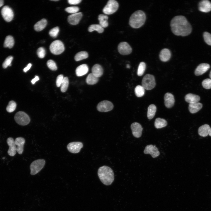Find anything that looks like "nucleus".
Masks as SVG:
<instances>
[{"mask_svg": "<svg viewBox=\"0 0 211 211\" xmlns=\"http://www.w3.org/2000/svg\"><path fill=\"white\" fill-rule=\"evenodd\" d=\"M172 33L175 35L185 36L189 35L192 31V27L186 18L183 16L174 17L170 22Z\"/></svg>", "mask_w": 211, "mask_h": 211, "instance_id": "obj_1", "label": "nucleus"}, {"mask_svg": "<svg viewBox=\"0 0 211 211\" xmlns=\"http://www.w3.org/2000/svg\"><path fill=\"white\" fill-rule=\"evenodd\" d=\"M98 175L101 182L104 185H111L114 179V175L112 169L109 166H103L99 168Z\"/></svg>", "mask_w": 211, "mask_h": 211, "instance_id": "obj_2", "label": "nucleus"}, {"mask_svg": "<svg viewBox=\"0 0 211 211\" xmlns=\"http://www.w3.org/2000/svg\"><path fill=\"white\" fill-rule=\"evenodd\" d=\"M146 16L144 12L140 10L133 13L130 16L129 24L132 28H138L142 27L144 23Z\"/></svg>", "mask_w": 211, "mask_h": 211, "instance_id": "obj_3", "label": "nucleus"}, {"mask_svg": "<svg viewBox=\"0 0 211 211\" xmlns=\"http://www.w3.org/2000/svg\"><path fill=\"white\" fill-rule=\"evenodd\" d=\"M142 84L145 89L148 90L152 89L156 85L154 76L149 74H146L142 79Z\"/></svg>", "mask_w": 211, "mask_h": 211, "instance_id": "obj_4", "label": "nucleus"}, {"mask_svg": "<svg viewBox=\"0 0 211 211\" xmlns=\"http://www.w3.org/2000/svg\"><path fill=\"white\" fill-rule=\"evenodd\" d=\"M14 118L16 122L21 125H26L30 121V118L28 115L24 112L21 111L17 112L15 114Z\"/></svg>", "mask_w": 211, "mask_h": 211, "instance_id": "obj_5", "label": "nucleus"}, {"mask_svg": "<svg viewBox=\"0 0 211 211\" xmlns=\"http://www.w3.org/2000/svg\"><path fill=\"white\" fill-rule=\"evenodd\" d=\"M64 47L63 43L60 40H57L53 41L50 44V49L53 54L59 55L64 50Z\"/></svg>", "mask_w": 211, "mask_h": 211, "instance_id": "obj_6", "label": "nucleus"}, {"mask_svg": "<svg viewBox=\"0 0 211 211\" xmlns=\"http://www.w3.org/2000/svg\"><path fill=\"white\" fill-rule=\"evenodd\" d=\"M45 164V161L43 159H38L33 161L30 164V174L34 175L43 168Z\"/></svg>", "mask_w": 211, "mask_h": 211, "instance_id": "obj_7", "label": "nucleus"}, {"mask_svg": "<svg viewBox=\"0 0 211 211\" xmlns=\"http://www.w3.org/2000/svg\"><path fill=\"white\" fill-rule=\"evenodd\" d=\"M118 7V3L116 1L109 0L103 8V11L105 14H111L117 11Z\"/></svg>", "mask_w": 211, "mask_h": 211, "instance_id": "obj_8", "label": "nucleus"}, {"mask_svg": "<svg viewBox=\"0 0 211 211\" xmlns=\"http://www.w3.org/2000/svg\"><path fill=\"white\" fill-rule=\"evenodd\" d=\"M113 108V103L108 101L104 100L99 103L97 105V110L101 112H107L112 110Z\"/></svg>", "mask_w": 211, "mask_h": 211, "instance_id": "obj_9", "label": "nucleus"}, {"mask_svg": "<svg viewBox=\"0 0 211 211\" xmlns=\"http://www.w3.org/2000/svg\"><path fill=\"white\" fill-rule=\"evenodd\" d=\"M1 15L4 20L7 22H9L13 19L14 14L12 10L9 6H5L1 10Z\"/></svg>", "mask_w": 211, "mask_h": 211, "instance_id": "obj_10", "label": "nucleus"}, {"mask_svg": "<svg viewBox=\"0 0 211 211\" xmlns=\"http://www.w3.org/2000/svg\"><path fill=\"white\" fill-rule=\"evenodd\" d=\"M118 50L120 53L122 55H128L132 52V48L130 45L126 42H123L120 43L118 46Z\"/></svg>", "mask_w": 211, "mask_h": 211, "instance_id": "obj_11", "label": "nucleus"}, {"mask_svg": "<svg viewBox=\"0 0 211 211\" xmlns=\"http://www.w3.org/2000/svg\"><path fill=\"white\" fill-rule=\"evenodd\" d=\"M83 147V143L80 142H72L69 143L67 145L68 150L73 153H79Z\"/></svg>", "mask_w": 211, "mask_h": 211, "instance_id": "obj_12", "label": "nucleus"}, {"mask_svg": "<svg viewBox=\"0 0 211 211\" xmlns=\"http://www.w3.org/2000/svg\"><path fill=\"white\" fill-rule=\"evenodd\" d=\"M130 127L133 136L137 138L140 137L143 129L141 125L138 122H134L131 124Z\"/></svg>", "mask_w": 211, "mask_h": 211, "instance_id": "obj_13", "label": "nucleus"}, {"mask_svg": "<svg viewBox=\"0 0 211 211\" xmlns=\"http://www.w3.org/2000/svg\"><path fill=\"white\" fill-rule=\"evenodd\" d=\"M145 154H150L153 158L158 156L160 154L159 152L155 145L152 144L147 145L144 151Z\"/></svg>", "mask_w": 211, "mask_h": 211, "instance_id": "obj_14", "label": "nucleus"}, {"mask_svg": "<svg viewBox=\"0 0 211 211\" xmlns=\"http://www.w3.org/2000/svg\"><path fill=\"white\" fill-rule=\"evenodd\" d=\"M7 143L9 146L7 152L8 154L11 156H13L16 152V147L15 144V140L13 138L10 137L7 139Z\"/></svg>", "mask_w": 211, "mask_h": 211, "instance_id": "obj_15", "label": "nucleus"}, {"mask_svg": "<svg viewBox=\"0 0 211 211\" xmlns=\"http://www.w3.org/2000/svg\"><path fill=\"white\" fill-rule=\"evenodd\" d=\"M82 16V14L81 12L72 14L68 16V22L72 25H76L79 23Z\"/></svg>", "mask_w": 211, "mask_h": 211, "instance_id": "obj_16", "label": "nucleus"}, {"mask_svg": "<svg viewBox=\"0 0 211 211\" xmlns=\"http://www.w3.org/2000/svg\"><path fill=\"white\" fill-rule=\"evenodd\" d=\"M164 98V104L166 108H170L173 106L175 103V99L174 96L172 93H166Z\"/></svg>", "mask_w": 211, "mask_h": 211, "instance_id": "obj_17", "label": "nucleus"}, {"mask_svg": "<svg viewBox=\"0 0 211 211\" xmlns=\"http://www.w3.org/2000/svg\"><path fill=\"white\" fill-rule=\"evenodd\" d=\"M199 10L203 12H210L211 11V3L207 0L201 1L199 4Z\"/></svg>", "mask_w": 211, "mask_h": 211, "instance_id": "obj_18", "label": "nucleus"}, {"mask_svg": "<svg viewBox=\"0 0 211 211\" xmlns=\"http://www.w3.org/2000/svg\"><path fill=\"white\" fill-rule=\"evenodd\" d=\"M25 142V139L21 137L16 138L15 140V144L16 147L17 146L16 151L20 154H22L23 152L24 145Z\"/></svg>", "mask_w": 211, "mask_h": 211, "instance_id": "obj_19", "label": "nucleus"}, {"mask_svg": "<svg viewBox=\"0 0 211 211\" xmlns=\"http://www.w3.org/2000/svg\"><path fill=\"white\" fill-rule=\"evenodd\" d=\"M210 68V66L208 64H201L196 69L195 74L197 76L201 75L206 72Z\"/></svg>", "mask_w": 211, "mask_h": 211, "instance_id": "obj_20", "label": "nucleus"}, {"mask_svg": "<svg viewBox=\"0 0 211 211\" xmlns=\"http://www.w3.org/2000/svg\"><path fill=\"white\" fill-rule=\"evenodd\" d=\"M171 52L170 50L167 48H164L162 50L159 55L160 60L164 62L169 61L171 58Z\"/></svg>", "mask_w": 211, "mask_h": 211, "instance_id": "obj_21", "label": "nucleus"}, {"mask_svg": "<svg viewBox=\"0 0 211 211\" xmlns=\"http://www.w3.org/2000/svg\"><path fill=\"white\" fill-rule=\"evenodd\" d=\"M89 67L86 64L79 66L76 69V74L77 76H81L87 73L89 71Z\"/></svg>", "mask_w": 211, "mask_h": 211, "instance_id": "obj_22", "label": "nucleus"}, {"mask_svg": "<svg viewBox=\"0 0 211 211\" xmlns=\"http://www.w3.org/2000/svg\"><path fill=\"white\" fill-rule=\"evenodd\" d=\"M92 73L95 76L98 78L101 76L103 74V70L102 66L98 64H96L92 67Z\"/></svg>", "mask_w": 211, "mask_h": 211, "instance_id": "obj_23", "label": "nucleus"}, {"mask_svg": "<svg viewBox=\"0 0 211 211\" xmlns=\"http://www.w3.org/2000/svg\"><path fill=\"white\" fill-rule=\"evenodd\" d=\"M210 127L207 124H205L200 126L198 129V133L201 136L205 137L209 134Z\"/></svg>", "mask_w": 211, "mask_h": 211, "instance_id": "obj_24", "label": "nucleus"}, {"mask_svg": "<svg viewBox=\"0 0 211 211\" xmlns=\"http://www.w3.org/2000/svg\"><path fill=\"white\" fill-rule=\"evenodd\" d=\"M203 105L198 102L189 103L188 109L190 112L194 113L198 111L202 107Z\"/></svg>", "mask_w": 211, "mask_h": 211, "instance_id": "obj_25", "label": "nucleus"}, {"mask_svg": "<svg viewBox=\"0 0 211 211\" xmlns=\"http://www.w3.org/2000/svg\"><path fill=\"white\" fill-rule=\"evenodd\" d=\"M185 99L186 102L190 103L198 102L200 100V98L198 95L189 93L185 96Z\"/></svg>", "mask_w": 211, "mask_h": 211, "instance_id": "obj_26", "label": "nucleus"}, {"mask_svg": "<svg viewBox=\"0 0 211 211\" xmlns=\"http://www.w3.org/2000/svg\"><path fill=\"white\" fill-rule=\"evenodd\" d=\"M47 23V20L45 18L42 19L34 25V29L37 31H41L45 27Z\"/></svg>", "mask_w": 211, "mask_h": 211, "instance_id": "obj_27", "label": "nucleus"}, {"mask_svg": "<svg viewBox=\"0 0 211 211\" xmlns=\"http://www.w3.org/2000/svg\"><path fill=\"white\" fill-rule=\"evenodd\" d=\"M167 123L164 119L159 118H156L154 122V126L157 129H160L167 126Z\"/></svg>", "mask_w": 211, "mask_h": 211, "instance_id": "obj_28", "label": "nucleus"}, {"mask_svg": "<svg viewBox=\"0 0 211 211\" xmlns=\"http://www.w3.org/2000/svg\"><path fill=\"white\" fill-rule=\"evenodd\" d=\"M108 17L107 15L101 14L98 16L99 24L103 28L107 27L108 25Z\"/></svg>", "mask_w": 211, "mask_h": 211, "instance_id": "obj_29", "label": "nucleus"}, {"mask_svg": "<svg viewBox=\"0 0 211 211\" xmlns=\"http://www.w3.org/2000/svg\"><path fill=\"white\" fill-rule=\"evenodd\" d=\"M156 110V107L154 104L150 105L147 109V116L148 118L151 120L155 116Z\"/></svg>", "mask_w": 211, "mask_h": 211, "instance_id": "obj_30", "label": "nucleus"}, {"mask_svg": "<svg viewBox=\"0 0 211 211\" xmlns=\"http://www.w3.org/2000/svg\"><path fill=\"white\" fill-rule=\"evenodd\" d=\"M98 81V78L95 76L92 73L87 76L86 79V82L89 85H93L97 83Z\"/></svg>", "mask_w": 211, "mask_h": 211, "instance_id": "obj_31", "label": "nucleus"}, {"mask_svg": "<svg viewBox=\"0 0 211 211\" xmlns=\"http://www.w3.org/2000/svg\"><path fill=\"white\" fill-rule=\"evenodd\" d=\"M14 41L13 38L11 35L6 37L4 43V46L5 47L12 48L14 45Z\"/></svg>", "mask_w": 211, "mask_h": 211, "instance_id": "obj_32", "label": "nucleus"}, {"mask_svg": "<svg viewBox=\"0 0 211 211\" xmlns=\"http://www.w3.org/2000/svg\"><path fill=\"white\" fill-rule=\"evenodd\" d=\"M88 56V53L86 52L81 51L75 55L74 57V59L76 61H78L87 58Z\"/></svg>", "mask_w": 211, "mask_h": 211, "instance_id": "obj_33", "label": "nucleus"}, {"mask_svg": "<svg viewBox=\"0 0 211 211\" xmlns=\"http://www.w3.org/2000/svg\"><path fill=\"white\" fill-rule=\"evenodd\" d=\"M88 31L92 32L93 31H97L99 33H102L104 31V28L100 24H92L88 28Z\"/></svg>", "mask_w": 211, "mask_h": 211, "instance_id": "obj_34", "label": "nucleus"}, {"mask_svg": "<svg viewBox=\"0 0 211 211\" xmlns=\"http://www.w3.org/2000/svg\"><path fill=\"white\" fill-rule=\"evenodd\" d=\"M145 89L142 86H137L135 89V92L136 96L140 97L144 96L145 93Z\"/></svg>", "mask_w": 211, "mask_h": 211, "instance_id": "obj_35", "label": "nucleus"}, {"mask_svg": "<svg viewBox=\"0 0 211 211\" xmlns=\"http://www.w3.org/2000/svg\"><path fill=\"white\" fill-rule=\"evenodd\" d=\"M69 84V81L68 78L67 77H64L60 86L61 91L62 92H64L66 91Z\"/></svg>", "mask_w": 211, "mask_h": 211, "instance_id": "obj_36", "label": "nucleus"}, {"mask_svg": "<svg viewBox=\"0 0 211 211\" xmlns=\"http://www.w3.org/2000/svg\"><path fill=\"white\" fill-rule=\"evenodd\" d=\"M146 65L144 62H141L139 64L137 71V74L139 76L142 75L146 69Z\"/></svg>", "mask_w": 211, "mask_h": 211, "instance_id": "obj_37", "label": "nucleus"}, {"mask_svg": "<svg viewBox=\"0 0 211 211\" xmlns=\"http://www.w3.org/2000/svg\"><path fill=\"white\" fill-rule=\"evenodd\" d=\"M16 107V103L13 101H11L9 102L6 107V110L9 113H11L15 110Z\"/></svg>", "mask_w": 211, "mask_h": 211, "instance_id": "obj_38", "label": "nucleus"}, {"mask_svg": "<svg viewBox=\"0 0 211 211\" xmlns=\"http://www.w3.org/2000/svg\"><path fill=\"white\" fill-rule=\"evenodd\" d=\"M13 59V57L12 56H10L7 57L3 63V67L5 69L8 66H11Z\"/></svg>", "mask_w": 211, "mask_h": 211, "instance_id": "obj_39", "label": "nucleus"}, {"mask_svg": "<svg viewBox=\"0 0 211 211\" xmlns=\"http://www.w3.org/2000/svg\"><path fill=\"white\" fill-rule=\"evenodd\" d=\"M59 31V28L58 27L53 28L50 30L49 34L53 38H55L57 36Z\"/></svg>", "mask_w": 211, "mask_h": 211, "instance_id": "obj_40", "label": "nucleus"}, {"mask_svg": "<svg viewBox=\"0 0 211 211\" xmlns=\"http://www.w3.org/2000/svg\"><path fill=\"white\" fill-rule=\"evenodd\" d=\"M203 36L205 42L211 46V34L207 32H205L203 33Z\"/></svg>", "mask_w": 211, "mask_h": 211, "instance_id": "obj_41", "label": "nucleus"}, {"mask_svg": "<svg viewBox=\"0 0 211 211\" xmlns=\"http://www.w3.org/2000/svg\"><path fill=\"white\" fill-rule=\"evenodd\" d=\"M47 65L51 70L55 71L57 70V67L56 63L52 60H49L47 62Z\"/></svg>", "mask_w": 211, "mask_h": 211, "instance_id": "obj_42", "label": "nucleus"}, {"mask_svg": "<svg viewBox=\"0 0 211 211\" xmlns=\"http://www.w3.org/2000/svg\"><path fill=\"white\" fill-rule=\"evenodd\" d=\"M202 85L203 87L206 89H209L211 88V79H206L204 80L202 82Z\"/></svg>", "mask_w": 211, "mask_h": 211, "instance_id": "obj_43", "label": "nucleus"}, {"mask_svg": "<svg viewBox=\"0 0 211 211\" xmlns=\"http://www.w3.org/2000/svg\"><path fill=\"white\" fill-rule=\"evenodd\" d=\"M65 10L68 13L74 14L77 13L79 11V8L77 6H71L66 8Z\"/></svg>", "mask_w": 211, "mask_h": 211, "instance_id": "obj_44", "label": "nucleus"}, {"mask_svg": "<svg viewBox=\"0 0 211 211\" xmlns=\"http://www.w3.org/2000/svg\"><path fill=\"white\" fill-rule=\"evenodd\" d=\"M45 50L43 47H40L37 50V54L40 58H43L45 57Z\"/></svg>", "mask_w": 211, "mask_h": 211, "instance_id": "obj_45", "label": "nucleus"}, {"mask_svg": "<svg viewBox=\"0 0 211 211\" xmlns=\"http://www.w3.org/2000/svg\"><path fill=\"white\" fill-rule=\"evenodd\" d=\"M64 78L62 74L59 75L57 76L56 80V84L57 87L60 86Z\"/></svg>", "mask_w": 211, "mask_h": 211, "instance_id": "obj_46", "label": "nucleus"}, {"mask_svg": "<svg viewBox=\"0 0 211 211\" xmlns=\"http://www.w3.org/2000/svg\"><path fill=\"white\" fill-rule=\"evenodd\" d=\"M81 1V0H68V2L70 4L76 5L80 3Z\"/></svg>", "mask_w": 211, "mask_h": 211, "instance_id": "obj_47", "label": "nucleus"}, {"mask_svg": "<svg viewBox=\"0 0 211 211\" xmlns=\"http://www.w3.org/2000/svg\"><path fill=\"white\" fill-rule=\"evenodd\" d=\"M32 66V64L31 63H29L28 64L27 67H25L23 69V71L24 72H26L28 71L30 68Z\"/></svg>", "mask_w": 211, "mask_h": 211, "instance_id": "obj_48", "label": "nucleus"}, {"mask_svg": "<svg viewBox=\"0 0 211 211\" xmlns=\"http://www.w3.org/2000/svg\"><path fill=\"white\" fill-rule=\"evenodd\" d=\"M39 80V78L38 76H35V77L33 79L31 82L33 84H34L36 81H38Z\"/></svg>", "mask_w": 211, "mask_h": 211, "instance_id": "obj_49", "label": "nucleus"}, {"mask_svg": "<svg viewBox=\"0 0 211 211\" xmlns=\"http://www.w3.org/2000/svg\"><path fill=\"white\" fill-rule=\"evenodd\" d=\"M4 4V1L2 0H0V7L2 6Z\"/></svg>", "mask_w": 211, "mask_h": 211, "instance_id": "obj_50", "label": "nucleus"}, {"mask_svg": "<svg viewBox=\"0 0 211 211\" xmlns=\"http://www.w3.org/2000/svg\"><path fill=\"white\" fill-rule=\"evenodd\" d=\"M209 135L211 137V127H210V128Z\"/></svg>", "mask_w": 211, "mask_h": 211, "instance_id": "obj_51", "label": "nucleus"}, {"mask_svg": "<svg viewBox=\"0 0 211 211\" xmlns=\"http://www.w3.org/2000/svg\"><path fill=\"white\" fill-rule=\"evenodd\" d=\"M126 67L127 68H130V66L129 64H127L126 65Z\"/></svg>", "mask_w": 211, "mask_h": 211, "instance_id": "obj_52", "label": "nucleus"}, {"mask_svg": "<svg viewBox=\"0 0 211 211\" xmlns=\"http://www.w3.org/2000/svg\"><path fill=\"white\" fill-rule=\"evenodd\" d=\"M209 76L210 78V79H211V71H210V72Z\"/></svg>", "mask_w": 211, "mask_h": 211, "instance_id": "obj_53", "label": "nucleus"}, {"mask_svg": "<svg viewBox=\"0 0 211 211\" xmlns=\"http://www.w3.org/2000/svg\"><path fill=\"white\" fill-rule=\"evenodd\" d=\"M52 1H58V0H52Z\"/></svg>", "mask_w": 211, "mask_h": 211, "instance_id": "obj_54", "label": "nucleus"}]
</instances>
